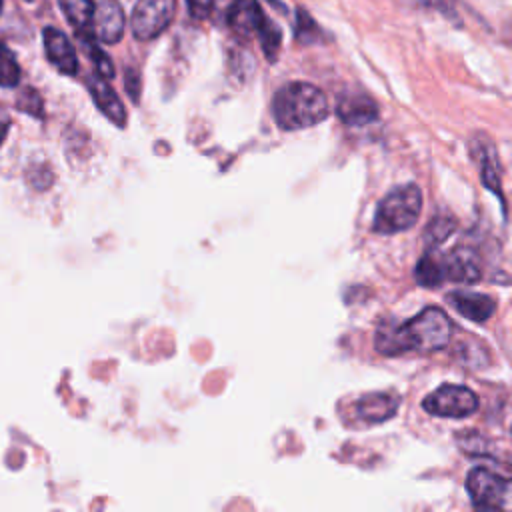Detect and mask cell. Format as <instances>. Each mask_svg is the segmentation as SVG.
Returning a JSON list of instances; mask_svg holds the SVG:
<instances>
[{
	"label": "cell",
	"instance_id": "obj_1",
	"mask_svg": "<svg viewBox=\"0 0 512 512\" xmlns=\"http://www.w3.org/2000/svg\"><path fill=\"white\" fill-rule=\"evenodd\" d=\"M452 322L438 306H428L408 322H382L376 330L374 346L384 356H400L406 352H436L448 346Z\"/></svg>",
	"mask_w": 512,
	"mask_h": 512
},
{
	"label": "cell",
	"instance_id": "obj_2",
	"mask_svg": "<svg viewBox=\"0 0 512 512\" xmlns=\"http://www.w3.org/2000/svg\"><path fill=\"white\" fill-rule=\"evenodd\" d=\"M330 114L324 92L310 82H288L272 98V116L282 130L320 124Z\"/></svg>",
	"mask_w": 512,
	"mask_h": 512
},
{
	"label": "cell",
	"instance_id": "obj_3",
	"mask_svg": "<svg viewBox=\"0 0 512 512\" xmlns=\"http://www.w3.org/2000/svg\"><path fill=\"white\" fill-rule=\"evenodd\" d=\"M422 210V192L416 184L392 188L378 204L372 230L378 234H398L412 228Z\"/></svg>",
	"mask_w": 512,
	"mask_h": 512
},
{
	"label": "cell",
	"instance_id": "obj_4",
	"mask_svg": "<svg viewBox=\"0 0 512 512\" xmlns=\"http://www.w3.org/2000/svg\"><path fill=\"white\" fill-rule=\"evenodd\" d=\"M228 24L234 34L240 38L258 36L264 54L274 60L280 50V30L272 24V20L262 12L256 0H234L228 12Z\"/></svg>",
	"mask_w": 512,
	"mask_h": 512
},
{
	"label": "cell",
	"instance_id": "obj_5",
	"mask_svg": "<svg viewBox=\"0 0 512 512\" xmlns=\"http://www.w3.org/2000/svg\"><path fill=\"white\" fill-rule=\"evenodd\" d=\"M478 394L466 386L446 384L422 400V408L438 418H466L478 410Z\"/></svg>",
	"mask_w": 512,
	"mask_h": 512
},
{
	"label": "cell",
	"instance_id": "obj_6",
	"mask_svg": "<svg viewBox=\"0 0 512 512\" xmlns=\"http://www.w3.org/2000/svg\"><path fill=\"white\" fill-rule=\"evenodd\" d=\"M176 0H138L132 16L130 28L138 40H152L162 34L174 18Z\"/></svg>",
	"mask_w": 512,
	"mask_h": 512
},
{
	"label": "cell",
	"instance_id": "obj_7",
	"mask_svg": "<svg viewBox=\"0 0 512 512\" xmlns=\"http://www.w3.org/2000/svg\"><path fill=\"white\" fill-rule=\"evenodd\" d=\"M466 490L474 508H502L506 500V480L490 468L476 466L466 474Z\"/></svg>",
	"mask_w": 512,
	"mask_h": 512
},
{
	"label": "cell",
	"instance_id": "obj_8",
	"mask_svg": "<svg viewBox=\"0 0 512 512\" xmlns=\"http://www.w3.org/2000/svg\"><path fill=\"white\" fill-rule=\"evenodd\" d=\"M442 266L446 282L456 284H476L482 278V262L476 250L470 246H456L442 256Z\"/></svg>",
	"mask_w": 512,
	"mask_h": 512
},
{
	"label": "cell",
	"instance_id": "obj_9",
	"mask_svg": "<svg viewBox=\"0 0 512 512\" xmlns=\"http://www.w3.org/2000/svg\"><path fill=\"white\" fill-rule=\"evenodd\" d=\"M92 34L106 44H116L126 26V16L118 0H100L92 14Z\"/></svg>",
	"mask_w": 512,
	"mask_h": 512
},
{
	"label": "cell",
	"instance_id": "obj_10",
	"mask_svg": "<svg viewBox=\"0 0 512 512\" xmlns=\"http://www.w3.org/2000/svg\"><path fill=\"white\" fill-rule=\"evenodd\" d=\"M470 154L474 156V160L480 166V178L482 184L492 190L502 202V188H500V162H498V152L492 144L490 138L478 134L470 140Z\"/></svg>",
	"mask_w": 512,
	"mask_h": 512
},
{
	"label": "cell",
	"instance_id": "obj_11",
	"mask_svg": "<svg viewBox=\"0 0 512 512\" xmlns=\"http://www.w3.org/2000/svg\"><path fill=\"white\" fill-rule=\"evenodd\" d=\"M448 304L460 314L464 316L466 320H472V322H486L494 316L496 312V302L492 296L488 294H480V292H470V290H456V292H450L446 296Z\"/></svg>",
	"mask_w": 512,
	"mask_h": 512
},
{
	"label": "cell",
	"instance_id": "obj_12",
	"mask_svg": "<svg viewBox=\"0 0 512 512\" xmlns=\"http://www.w3.org/2000/svg\"><path fill=\"white\" fill-rule=\"evenodd\" d=\"M86 86L92 94L94 104L98 106V110L110 120L114 122L118 128L126 126V110L122 100L116 96V92L112 90V86L106 82V78H102L100 74H92L86 80Z\"/></svg>",
	"mask_w": 512,
	"mask_h": 512
},
{
	"label": "cell",
	"instance_id": "obj_13",
	"mask_svg": "<svg viewBox=\"0 0 512 512\" xmlns=\"http://www.w3.org/2000/svg\"><path fill=\"white\" fill-rule=\"evenodd\" d=\"M44 38V50H46V58L62 72L68 76H74L78 72V58L74 52L72 42L66 38V34H62L56 28H44L42 32Z\"/></svg>",
	"mask_w": 512,
	"mask_h": 512
},
{
	"label": "cell",
	"instance_id": "obj_14",
	"mask_svg": "<svg viewBox=\"0 0 512 512\" xmlns=\"http://www.w3.org/2000/svg\"><path fill=\"white\" fill-rule=\"evenodd\" d=\"M336 114L346 126H366L378 118V104L364 94L340 96Z\"/></svg>",
	"mask_w": 512,
	"mask_h": 512
},
{
	"label": "cell",
	"instance_id": "obj_15",
	"mask_svg": "<svg viewBox=\"0 0 512 512\" xmlns=\"http://www.w3.org/2000/svg\"><path fill=\"white\" fill-rule=\"evenodd\" d=\"M400 406V398L392 392H368L358 400V414L368 424L390 420Z\"/></svg>",
	"mask_w": 512,
	"mask_h": 512
},
{
	"label": "cell",
	"instance_id": "obj_16",
	"mask_svg": "<svg viewBox=\"0 0 512 512\" xmlns=\"http://www.w3.org/2000/svg\"><path fill=\"white\" fill-rule=\"evenodd\" d=\"M414 278L424 288H436L444 284L446 274L442 266V254H436V250H426L414 268Z\"/></svg>",
	"mask_w": 512,
	"mask_h": 512
},
{
	"label": "cell",
	"instance_id": "obj_17",
	"mask_svg": "<svg viewBox=\"0 0 512 512\" xmlns=\"http://www.w3.org/2000/svg\"><path fill=\"white\" fill-rule=\"evenodd\" d=\"M78 40H80V46L84 50V54L90 58V62L96 66V74H100L102 78H112L114 76V64L112 60L106 56V52L98 46V38L88 32L86 28L84 30H78Z\"/></svg>",
	"mask_w": 512,
	"mask_h": 512
},
{
	"label": "cell",
	"instance_id": "obj_18",
	"mask_svg": "<svg viewBox=\"0 0 512 512\" xmlns=\"http://www.w3.org/2000/svg\"><path fill=\"white\" fill-rule=\"evenodd\" d=\"M58 2H60V8L66 14L68 22L76 30H84L90 26L94 6H96L92 0H58Z\"/></svg>",
	"mask_w": 512,
	"mask_h": 512
},
{
	"label": "cell",
	"instance_id": "obj_19",
	"mask_svg": "<svg viewBox=\"0 0 512 512\" xmlns=\"http://www.w3.org/2000/svg\"><path fill=\"white\" fill-rule=\"evenodd\" d=\"M456 230V220L450 216H436L430 220L424 232V246L426 250H438L440 244Z\"/></svg>",
	"mask_w": 512,
	"mask_h": 512
},
{
	"label": "cell",
	"instance_id": "obj_20",
	"mask_svg": "<svg viewBox=\"0 0 512 512\" xmlns=\"http://www.w3.org/2000/svg\"><path fill=\"white\" fill-rule=\"evenodd\" d=\"M20 82V66L12 54V50L0 42V86L12 88Z\"/></svg>",
	"mask_w": 512,
	"mask_h": 512
},
{
	"label": "cell",
	"instance_id": "obj_21",
	"mask_svg": "<svg viewBox=\"0 0 512 512\" xmlns=\"http://www.w3.org/2000/svg\"><path fill=\"white\" fill-rule=\"evenodd\" d=\"M16 106H18V110H22V112H26V114H32V116L42 118V110H44L42 98H40V94H38L34 88L22 90L20 96H18V100H16Z\"/></svg>",
	"mask_w": 512,
	"mask_h": 512
},
{
	"label": "cell",
	"instance_id": "obj_22",
	"mask_svg": "<svg viewBox=\"0 0 512 512\" xmlns=\"http://www.w3.org/2000/svg\"><path fill=\"white\" fill-rule=\"evenodd\" d=\"M186 2L194 18H206L214 6V0H186Z\"/></svg>",
	"mask_w": 512,
	"mask_h": 512
},
{
	"label": "cell",
	"instance_id": "obj_23",
	"mask_svg": "<svg viewBox=\"0 0 512 512\" xmlns=\"http://www.w3.org/2000/svg\"><path fill=\"white\" fill-rule=\"evenodd\" d=\"M8 128H10V116H8L6 108L0 106V144L4 142V138L8 134Z\"/></svg>",
	"mask_w": 512,
	"mask_h": 512
},
{
	"label": "cell",
	"instance_id": "obj_24",
	"mask_svg": "<svg viewBox=\"0 0 512 512\" xmlns=\"http://www.w3.org/2000/svg\"><path fill=\"white\" fill-rule=\"evenodd\" d=\"M126 90L132 94L134 100H138V78L132 70L126 72Z\"/></svg>",
	"mask_w": 512,
	"mask_h": 512
},
{
	"label": "cell",
	"instance_id": "obj_25",
	"mask_svg": "<svg viewBox=\"0 0 512 512\" xmlns=\"http://www.w3.org/2000/svg\"><path fill=\"white\" fill-rule=\"evenodd\" d=\"M426 6H434L436 10H444V12H448L450 8H452V4H454V0H422Z\"/></svg>",
	"mask_w": 512,
	"mask_h": 512
},
{
	"label": "cell",
	"instance_id": "obj_26",
	"mask_svg": "<svg viewBox=\"0 0 512 512\" xmlns=\"http://www.w3.org/2000/svg\"><path fill=\"white\" fill-rule=\"evenodd\" d=\"M0 10H2V0H0Z\"/></svg>",
	"mask_w": 512,
	"mask_h": 512
},
{
	"label": "cell",
	"instance_id": "obj_27",
	"mask_svg": "<svg viewBox=\"0 0 512 512\" xmlns=\"http://www.w3.org/2000/svg\"><path fill=\"white\" fill-rule=\"evenodd\" d=\"M510 434H512V426H510Z\"/></svg>",
	"mask_w": 512,
	"mask_h": 512
}]
</instances>
